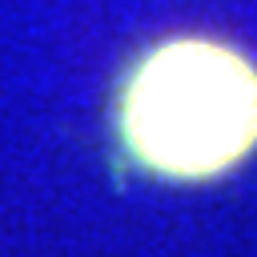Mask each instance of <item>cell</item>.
I'll use <instances>...</instances> for the list:
<instances>
[{
  "instance_id": "1",
  "label": "cell",
  "mask_w": 257,
  "mask_h": 257,
  "mask_svg": "<svg viewBox=\"0 0 257 257\" xmlns=\"http://www.w3.org/2000/svg\"><path fill=\"white\" fill-rule=\"evenodd\" d=\"M128 157L169 181H213L257 149V60L217 36L145 48L116 88Z\"/></svg>"
}]
</instances>
